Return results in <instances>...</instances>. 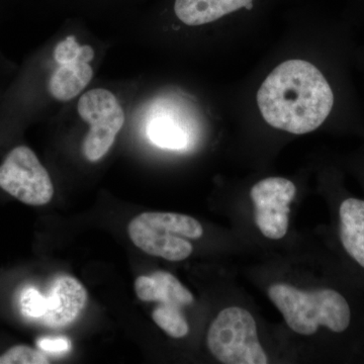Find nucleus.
<instances>
[{
    "mask_svg": "<svg viewBox=\"0 0 364 364\" xmlns=\"http://www.w3.org/2000/svg\"><path fill=\"white\" fill-rule=\"evenodd\" d=\"M147 135L158 147L181 150L188 146V134L173 117L157 116L148 124Z\"/></svg>",
    "mask_w": 364,
    "mask_h": 364,
    "instance_id": "nucleus-13",
    "label": "nucleus"
},
{
    "mask_svg": "<svg viewBox=\"0 0 364 364\" xmlns=\"http://www.w3.org/2000/svg\"><path fill=\"white\" fill-rule=\"evenodd\" d=\"M92 76V67L88 60L80 58L60 64L50 78V93L60 102H68L85 90Z\"/></svg>",
    "mask_w": 364,
    "mask_h": 364,
    "instance_id": "nucleus-12",
    "label": "nucleus"
},
{
    "mask_svg": "<svg viewBox=\"0 0 364 364\" xmlns=\"http://www.w3.org/2000/svg\"><path fill=\"white\" fill-rule=\"evenodd\" d=\"M135 291L141 301H158L181 309L193 301V294L173 274L166 272L139 277L135 282Z\"/></svg>",
    "mask_w": 364,
    "mask_h": 364,
    "instance_id": "nucleus-9",
    "label": "nucleus"
},
{
    "mask_svg": "<svg viewBox=\"0 0 364 364\" xmlns=\"http://www.w3.org/2000/svg\"><path fill=\"white\" fill-rule=\"evenodd\" d=\"M38 346L49 353H64L71 348L70 341L66 338H42L38 341Z\"/></svg>",
    "mask_w": 364,
    "mask_h": 364,
    "instance_id": "nucleus-18",
    "label": "nucleus"
},
{
    "mask_svg": "<svg viewBox=\"0 0 364 364\" xmlns=\"http://www.w3.org/2000/svg\"><path fill=\"white\" fill-rule=\"evenodd\" d=\"M253 0H176L174 11L186 25L196 26L219 20L239 9L252 7Z\"/></svg>",
    "mask_w": 364,
    "mask_h": 364,
    "instance_id": "nucleus-10",
    "label": "nucleus"
},
{
    "mask_svg": "<svg viewBox=\"0 0 364 364\" xmlns=\"http://www.w3.org/2000/svg\"><path fill=\"white\" fill-rule=\"evenodd\" d=\"M46 310L40 318L48 327H65L76 320L87 301L85 287L75 277L60 275L45 296Z\"/></svg>",
    "mask_w": 364,
    "mask_h": 364,
    "instance_id": "nucleus-8",
    "label": "nucleus"
},
{
    "mask_svg": "<svg viewBox=\"0 0 364 364\" xmlns=\"http://www.w3.org/2000/svg\"><path fill=\"white\" fill-rule=\"evenodd\" d=\"M0 188L30 205H47L54 196L51 177L26 146L14 148L0 165Z\"/></svg>",
    "mask_w": 364,
    "mask_h": 364,
    "instance_id": "nucleus-6",
    "label": "nucleus"
},
{
    "mask_svg": "<svg viewBox=\"0 0 364 364\" xmlns=\"http://www.w3.org/2000/svg\"><path fill=\"white\" fill-rule=\"evenodd\" d=\"M340 240L352 259L364 268V200L346 198L339 208Z\"/></svg>",
    "mask_w": 364,
    "mask_h": 364,
    "instance_id": "nucleus-11",
    "label": "nucleus"
},
{
    "mask_svg": "<svg viewBox=\"0 0 364 364\" xmlns=\"http://www.w3.org/2000/svg\"><path fill=\"white\" fill-rule=\"evenodd\" d=\"M80 58L92 61L95 50L90 45H79L74 36H69L55 48L54 59L59 65Z\"/></svg>",
    "mask_w": 364,
    "mask_h": 364,
    "instance_id": "nucleus-15",
    "label": "nucleus"
},
{
    "mask_svg": "<svg viewBox=\"0 0 364 364\" xmlns=\"http://www.w3.org/2000/svg\"><path fill=\"white\" fill-rule=\"evenodd\" d=\"M20 306L26 318L40 321L45 314V296L35 287H26L20 296Z\"/></svg>",
    "mask_w": 364,
    "mask_h": 364,
    "instance_id": "nucleus-17",
    "label": "nucleus"
},
{
    "mask_svg": "<svg viewBox=\"0 0 364 364\" xmlns=\"http://www.w3.org/2000/svg\"><path fill=\"white\" fill-rule=\"evenodd\" d=\"M296 193L293 182L282 177L263 179L251 188L256 226L267 238L279 240L286 236L291 214L289 203Z\"/></svg>",
    "mask_w": 364,
    "mask_h": 364,
    "instance_id": "nucleus-7",
    "label": "nucleus"
},
{
    "mask_svg": "<svg viewBox=\"0 0 364 364\" xmlns=\"http://www.w3.org/2000/svg\"><path fill=\"white\" fill-rule=\"evenodd\" d=\"M257 104L273 128L303 135L322 126L332 114L335 93L317 67L304 60H289L265 79Z\"/></svg>",
    "mask_w": 364,
    "mask_h": 364,
    "instance_id": "nucleus-1",
    "label": "nucleus"
},
{
    "mask_svg": "<svg viewBox=\"0 0 364 364\" xmlns=\"http://www.w3.org/2000/svg\"><path fill=\"white\" fill-rule=\"evenodd\" d=\"M49 359L42 351L26 345H16L0 355V364H47Z\"/></svg>",
    "mask_w": 364,
    "mask_h": 364,
    "instance_id": "nucleus-16",
    "label": "nucleus"
},
{
    "mask_svg": "<svg viewBox=\"0 0 364 364\" xmlns=\"http://www.w3.org/2000/svg\"><path fill=\"white\" fill-rule=\"evenodd\" d=\"M78 114L90 126L83 141V154L95 162L107 155L124 124V114L111 91L97 88L81 95Z\"/></svg>",
    "mask_w": 364,
    "mask_h": 364,
    "instance_id": "nucleus-5",
    "label": "nucleus"
},
{
    "mask_svg": "<svg viewBox=\"0 0 364 364\" xmlns=\"http://www.w3.org/2000/svg\"><path fill=\"white\" fill-rule=\"evenodd\" d=\"M152 318L172 338H183L188 334V324L181 308L160 304L153 311Z\"/></svg>",
    "mask_w": 364,
    "mask_h": 364,
    "instance_id": "nucleus-14",
    "label": "nucleus"
},
{
    "mask_svg": "<svg viewBox=\"0 0 364 364\" xmlns=\"http://www.w3.org/2000/svg\"><path fill=\"white\" fill-rule=\"evenodd\" d=\"M128 231L136 247L169 261L189 257L193 247L188 239L198 240L203 235L200 222L176 213H143L132 220Z\"/></svg>",
    "mask_w": 364,
    "mask_h": 364,
    "instance_id": "nucleus-3",
    "label": "nucleus"
},
{
    "mask_svg": "<svg viewBox=\"0 0 364 364\" xmlns=\"http://www.w3.org/2000/svg\"><path fill=\"white\" fill-rule=\"evenodd\" d=\"M208 347L221 363H268L258 340L255 320L247 310L239 306L224 309L215 318L208 329Z\"/></svg>",
    "mask_w": 364,
    "mask_h": 364,
    "instance_id": "nucleus-4",
    "label": "nucleus"
},
{
    "mask_svg": "<svg viewBox=\"0 0 364 364\" xmlns=\"http://www.w3.org/2000/svg\"><path fill=\"white\" fill-rule=\"evenodd\" d=\"M268 296L298 334H315L320 326L342 333L350 325L348 301L334 289L304 291L289 284H275L268 289Z\"/></svg>",
    "mask_w": 364,
    "mask_h": 364,
    "instance_id": "nucleus-2",
    "label": "nucleus"
}]
</instances>
